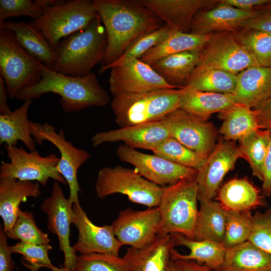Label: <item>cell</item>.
<instances>
[{"label":"cell","mask_w":271,"mask_h":271,"mask_svg":"<svg viewBox=\"0 0 271 271\" xmlns=\"http://www.w3.org/2000/svg\"><path fill=\"white\" fill-rule=\"evenodd\" d=\"M32 100H27L11 113L0 115V144L16 146L17 142H22L29 151L36 149V142L30 130L28 110Z\"/></svg>","instance_id":"cell-29"},{"label":"cell","mask_w":271,"mask_h":271,"mask_svg":"<svg viewBox=\"0 0 271 271\" xmlns=\"http://www.w3.org/2000/svg\"><path fill=\"white\" fill-rule=\"evenodd\" d=\"M73 271H129L124 257L112 254L93 253L77 257Z\"/></svg>","instance_id":"cell-42"},{"label":"cell","mask_w":271,"mask_h":271,"mask_svg":"<svg viewBox=\"0 0 271 271\" xmlns=\"http://www.w3.org/2000/svg\"><path fill=\"white\" fill-rule=\"evenodd\" d=\"M248 240L271 255V207L253 215Z\"/></svg>","instance_id":"cell-45"},{"label":"cell","mask_w":271,"mask_h":271,"mask_svg":"<svg viewBox=\"0 0 271 271\" xmlns=\"http://www.w3.org/2000/svg\"><path fill=\"white\" fill-rule=\"evenodd\" d=\"M110 69L109 90L114 96L122 94L178 89L169 84L150 65L140 59L131 60Z\"/></svg>","instance_id":"cell-15"},{"label":"cell","mask_w":271,"mask_h":271,"mask_svg":"<svg viewBox=\"0 0 271 271\" xmlns=\"http://www.w3.org/2000/svg\"><path fill=\"white\" fill-rule=\"evenodd\" d=\"M171 235L175 245L183 246L190 250L188 254H182L174 248L171 252V259L194 260L206 265L213 270H221L226 250L222 243L192 239L177 233Z\"/></svg>","instance_id":"cell-27"},{"label":"cell","mask_w":271,"mask_h":271,"mask_svg":"<svg viewBox=\"0 0 271 271\" xmlns=\"http://www.w3.org/2000/svg\"><path fill=\"white\" fill-rule=\"evenodd\" d=\"M73 223L78 231L77 242L72 246L81 254L93 253L119 256L122 244L113 233L111 225L97 226L88 218L79 203L73 204Z\"/></svg>","instance_id":"cell-18"},{"label":"cell","mask_w":271,"mask_h":271,"mask_svg":"<svg viewBox=\"0 0 271 271\" xmlns=\"http://www.w3.org/2000/svg\"><path fill=\"white\" fill-rule=\"evenodd\" d=\"M260 129H271V98L253 108Z\"/></svg>","instance_id":"cell-49"},{"label":"cell","mask_w":271,"mask_h":271,"mask_svg":"<svg viewBox=\"0 0 271 271\" xmlns=\"http://www.w3.org/2000/svg\"><path fill=\"white\" fill-rule=\"evenodd\" d=\"M59 95L60 103L67 113L77 112L92 106L103 107L110 102L108 93L99 84L96 75H64L42 66L39 83L20 91L16 98L21 101L40 98L43 94Z\"/></svg>","instance_id":"cell-2"},{"label":"cell","mask_w":271,"mask_h":271,"mask_svg":"<svg viewBox=\"0 0 271 271\" xmlns=\"http://www.w3.org/2000/svg\"><path fill=\"white\" fill-rule=\"evenodd\" d=\"M5 234L9 238L19 239L21 242L31 244H49L51 241L48 234L36 225L33 214L20 209L15 224Z\"/></svg>","instance_id":"cell-41"},{"label":"cell","mask_w":271,"mask_h":271,"mask_svg":"<svg viewBox=\"0 0 271 271\" xmlns=\"http://www.w3.org/2000/svg\"><path fill=\"white\" fill-rule=\"evenodd\" d=\"M237 41L260 66L271 67V33L247 28L234 32Z\"/></svg>","instance_id":"cell-38"},{"label":"cell","mask_w":271,"mask_h":271,"mask_svg":"<svg viewBox=\"0 0 271 271\" xmlns=\"http://www.w3.org/2000/svg\"><path fill=\"white\" fill-rule=\"evenodd\" d=\"M8 95L5 81L0 76V115L8 114L12 111L7 103Z\"/></svg>","instance_id":"cell-52"},{"label":"cell","mask_w":271,"mask_h":271,"mask_svg":"<svg viewBox=\"0 0 271 271\" xmlns=\"http://www.w3.org/2000/svg\"><path fill=\"white\" fill-rule=\"evenodd\" d=\"M243 156L235 142L220 140L208 155L195 179L198 201L213 200L226 175Z\"/></svg>","instance_id":"cell-14"},{"label":"cell","mask_w":271,"mask_h":271,"mask_svg":"<svg viewBox=\"0 0 271 271\" xmlns=\"http://www.w3.org/2000/svg\"><path fill=\"white\" fill-rule=\"evenodd\" d=\"M160 220L157 207L144 210L126 208L119 212L111 225L114 234L122 245L141 248L157 237Z\"/></svg>","instance_id":"cell-17"},{"label":"cell","mask_w":271,"mask_h":271,"mask_svg":"<svg viewBox=\"0 0 271 271\" xmlns=\"http://www.w3.org/2000/svg\"><path fill=\"white\" fill-rule=\"evenodd\" d=\"M31 133L36 144L42 145L45 141L55 146L60 154L58 169L69 186L68 200L71 205L79 203L78 194L81 191L78 181L79 168L91 157L87 151L77 148L66 140L63 130L58 132L55 127L48 123L41 124L30 121Z\"/></svg>","instance_id":"cell-11"},{"label":"cell","mask_w":271,"mask_h":271,"mask_svg":"<svg viewBox=\"0 0 271 271\" xmlns=\"http://www.w3.org/2000/svg\"><path fill=\"white\" fill-rule=\"evenodd\" d=\"M269 130V142L262 167V192L266 197L271 196V129Z\"/></svg>","instance_id":"cell-48"},{"label":"cell","mask_w":271,"mask_h":271,"mask_svg":"<svg viewBox=\"0 0 271 271\" xmlns=\"http://www.w3.org/2000/svg\"><path fill=\"white\" fill-rule=\"evenodd\" d=\"M181 88L114 96L110 106L120 127L161 120L180 108Z\"/></svg>","instance_id":"cell-5"},{"label":"cell","mask_w":271,"mask_h":271,"mask_svg":"<svg viewBox=\"0 0 271 271\" xmlns=\"http://www.w3.org/2000/svg\"><path fill=\"white\" fill-rule=\"evenodd\" d=\"M181 271H212V270L204 264L200 263L192 260L177 259L173 260Z\"/></svg>","instance_id":"cell-51"},{"label":"cell","mask_w":271,"mask_h":271,"mask_svg":"<svg viewBox=\"0 0 271 271\" xmlns=\"http://www.w3.org/2000/svg\"><path fill=\"white\" fill-rule=\"evenodd\" d=\"M223 4L246 11H252L271 2V0H220Z\"/></svg>","instance_id":"cell-50"},{"label":"cell","mask_w":271,"mask_h":271,"mask_svg":"<svg viewBox=\"0 0 271 271\" xmlns=\"http://www.w3.org/2000/svg\"><path fill=\"white\" fill-rule=\"evenodd\" d=\"M237 76L233 95L238 103L253 108L271 98V67L251 66Z\"/></svg>","instance_id":"cell-23"},{"label":"cell","mask_w":271,"mask_h":271,"mask_svg":"<svg viewBox=\"0 0 271 271\" xmlns=\"http://www.w3.org/2000/svg\"><path fill=\"white\" fill-rule=\"evenodd\" d=\"M47 7L44 0H0V27L11 17L28 16L39 18Z\"/></svg>","instance_id":"cell-44"},{"label":"cell","mask_w":271,"mask_h":271,"mask_svg":"<svg viewBox=\"0 0 271 271\" xmlns=\"http://www.w3.org/2000/svg\"><path fill=\"white\" fill-rule=\"evenodd\" d=\"M238 147L252 175L262 181V167L269 142V130L258 129L239 141Z\"/></svg>","instance_id":"cell-36"},{"label":"cell","mask_w":271,"mask_h":271,"mask_svg":"<svg viewBox=\"0 0 271 271\" xmlns=\"http://www.w3.org/2000/svg\"><path fill=\"white\" fill-rule=\"evenodd\" d=\"M217 198L229 211H250L264 204L260 190L245 178H233L226 182L219 189Z\"/></svg>","instance_id":"cell-28"},{"label":"cell","mask_w":271,"mask_h":271,"mask_svg":"<svg viewBox=\"0 0 271 271\" xmlns=\"http://www.w3.org/2000/svg\"><path fill=\"white\" fill-rule=\"evenodd\" d=\"M93 3L107 37L100 68L116 61L137 38L162 27L160 19L138 0H93Z\"/></svg>","instance_id":"cell-1"},{"label":"cell","mask_w":271,"mask_h":271,"mask_svg":"<svg viewBox=\"0 0 271 271\" xmlns=\"http://www.w3.org/2000/svg\"><path fill=\"white\" fill-rule=\"evenodd\" d=\"M172 30L190 33L192 20L200 10L212 8L218 0H138Z\"/></svg>","instance_id":"cell-20"},{"label":"cell","mask_w":271,"mask_h":271,"mask_svg":"<svg viewBox=\"0 0 271 271\" xmlns=\"http://www.w3.org/2000/svg\"><path fill=\"white\" fill-rule=\"evenodd\" d=\"M72 206L56 181L53 183L51 195L41 204L42 211L48 216V229L57 235L59 249L64 254L63 266L71 270L74 269L77 257L70 243V225L74 218Z\"/></svg>","instance_id":"cell-16"},{"label":"cell","mask_w":271,"mask_h":271,"mask_svg":"<svg viewBox=\"0 0 271 271\" xmlns=\"http://www.w3.org/2000/svg\"><path fill=\"white\" fill-rule=\"evenodd\" d=\"M9 162H1L0 179L15 178L37 181L46 186L50 179L63 185L67 182L58 169L59 158L55 154L41 156L36 150L27 152L22 147L6 146Z\"/></svg>","instance_id":"cell-9"},{"label":"cell","mask_w":271,"mask_h":271,"mask_svg":"<svg viewBox=\"0 0 271 271\" xmlns=\"http://www.w3.org/2000/svg\"><path fill=\"white\" fill-rule=\"evenodd\" d=\"M234 32L212 34L201 51L194 70L218 69L238 74L249 67L259 66L254 58L237 41Z\"/></svg>","instance_id":"cell-10"},{"label":"cell","mask_w":271,"mask_h":271,"mask_svg":"<svg viewBox=\"0 0 271 271\" xmlns=\"http://www.w3.org/2000/svg\"><path fill=\"white\" fill-rule=\"evenodd\" d=\"M50 269L52 270V271H73V270L66 268L64 267V266H60V267H57L53 265L50 268Z\"/></svg>","instance_id":"cell-54"},{"label":"cell","mask_w":271,"mask_h":271,"mask_svg":"<svg viewBox=\"0 0 271 271\" xmlns=\"http://www.w3.org/2000/svg\"><path fill=\"white\" fill-rule=\"evenodd\" d=\"M212 34L197 35L172 30L162 42L150 50L140 59L151 65L170 55L202 50Z\"/></svg>","instance_id":"cell-34"},{"label":"cell","mask_w":271,"mask_h":271,"mask_svg":"<svg viewBox=\"0 0 271 271\" xmlns=\"http://www.w3.org/2000/svg\"><path fill=\"white\" fill-rule=\"evenodd\" d=\"M12 253H17L23 256L22 263L31 271H38L41 267L50 269L53 265L48 256L51 245H35L19 242L10 246Z\"/></svg>","instance_id":"cell-43"},{"label":"cell","mask_w":271,"mask_h":271,"mask_svg":"<svg viewBox=\"0 0 271 271\" xmlns=\"http://www.w3.org/2000/svg\"><path fill=\"white\" fill-rule=\"evenodd\" d=\"M8 237L3 230L0 229V271H13L14 263L12 260Z\"/></svg>","instance_id":"cell-47"},{"label":"cell","mask_w":271,"mask_h":271,"mask_svg":"<svg viewBox=\"0 0 271 271\" xmlns=\"http://www.w3.org/2000/svg\"><path fill=\"white\" fill-rule=\"evenodd\" d=\"M195 178L162 187L157 207L161 218L158 236L177 233L194 239L199 212Z\"/></svg>","instance_id":"cell-4"},{"label":"cell","mask_w":271,"mask_h":271,"mask_svg":"<svg viewBox=\"0 0 271 271\" xmlns=\"http://www.w3.org/2000/svg\"><path fill=\"white\" fill-rule=\"evenodd\" d=\"M212 271H224V270H212Z\"/></svg>","instance_id":"cell-55"},{"label":"cell","mask_w":271,"mask_h":271,"mask_svg":"<svg viewBox=\"0 0 271 271\" xmlns=\"http://www.w3.org/2000/svg\"><path fill=\"white\" fill-rule=\"evenodd\" d=\"M12 33L17 42L30 55L53 70L57 59L56 51L37 28L24 21H9L0 27Z\"/></svg>","instance_id":"cell-26"},{"label":"cell","mask_w":271,"mask_h":271,"mask_svg":"<svg viewBox=\"0 0 271 271\" xmlns=\"http://www.w3.org/2000/svg\"><path fill=\"white\" fill-rule=\"evenodd\" d=\"M98 16L93 1H60L46 9L39 18L28 23L42 33L56 51L62 39L84 29Z\"/></svg>","instance_id":"cell-6"},{"label":"cell","mask_w":271,"mask_h":271,"mask_svg":"<svg viewBox=\"0 0 271 271\" xmlns=\"http://www.w3.org/2000/svg\"><path fill=\"white\" fill-rule=\"evenodd\" d=\"M169 137L170 135L168 128L162 119L99 132L92 136L91 143L93 147H96L105 143L121 141L132 149L152 151L158 144Z\"/></svg>","instance_id":"cell-19"},{"label":"cell","mask_w":271,"mask_h":271,"mask_svg":"<svg viewBox=\"0 0 271 271\" xmlns=\"http://www.w3.org/2000/svg\"><path fill=\"white\" fill-rule=\"evenodd\" d=\"M252 217L250 211L226 210V221L223 245L226 249L241 244L249 239Z\"/></svg>","instance_id":"cell-40"},{"label":"cell","mask_w":271,"mask_h":271,"mask_svg":"<svg viewBox=\"0 0 271 271\" xmlns=\"http://www.w3.org/2000/svg\"><path fill=\"white\" fill-rule=\"evenodd\" d=\"M172 30L169 26L165 24L156 30L140 36L129 45L116 61L106 67L100 68L98 72L102 74L112 67L121 65L131 60L140 59L150 50L162 42Z\"/></svg>","instance_id":"cell-39"},{"label":"cell","mask_w":271,"mask_h":271,"mask_svg":"<svg viewBox=\"0 0 271 271\" xmlns=\"http://www.w3.org/2000/svg\"><path fill=\"white\" fill-rule=\"evenodd\" d=\"M238 103L233 94L202 91L188 85L181 88L180 108L204 119Z\"/></svg>","instance_id":"cell-25"},{"label":"cell","mask_w":271,"mask_h":271,"mask_svg":"<svg viewBox=\"0 0 271 271\" xmlns=\"http://www.w3.org/2000/svg\"><path fill=\"white\" fill-rule=\"evenodd\" d=\"M167 271H181L180 268L178 267L176 262L171 259Z\"/></svg>","instance_id":"cell-53"},{"label":"cell","mask_w":271,"mask_h":271,"mask_svg":"<svg viewBox=\"0 0 271 271\" xmlns=\"http://www.w3.org/2000/svg\"><path fill=\"white\" fill-rule=\"evenodd\" d=\"M202 50L188 51L165 57L151 66L169 84L185 86L199 61Z\"/></svg>","instance_id":"cell-31"},{"label":"cell","mask_w":271,"mask_h":271,"mask_svg":"<svg viewBox=\"0 0 271 271\" xmlns=\"http://www.w3.org/2000/svg\"><path fill=\"white\" fill-rule=\"evenodd\" d=\"M152 151L157 156L197 171L202 168L206 160L171 137L160 142Z\"/></svg>","instance_id":"cell-37"},{"label":"cell","mask_w":271,"mask_h":271,"mask_svg":"<svg viewBox=\"0 0 271 271\" xmlns=\"http://www.w3.org/2000/svg\"><path fill=\"white\" fill-rule=\"evenodd\" d=\"M237 75L218 69L194 70L185 86L202 91L233 94L237 85Z\"/></svg>","instance_id":"cell-35"},{"label":"cell","mask_w":271,"mask_h":271,"mask_svg":"<svg viewBox=\"0 0 271 271\" xmlns=\"http://www.w3.org/2000/svg\"><path fill=\"white\" fill-rule=\"evenodd\" d=\"M170 137L207 158L215 145L217 131L211 122L179 108L164 119Z\"/></svg>","instance_id":"cell-12"},{"label":"cell","mask_w":271,"mask_h":271,"mask_svg":"<svg viewBox=\"0 0 271 271\" xmlns=\"http://www.w3.org/2000/svg\"><path fill=\"white\" fill-rule=\"evenodd\" d=\"M119 159L135 167L145 179L160 186H167L182 180L195 178L197 171L184 167L155 154L143 153L125 145L116 150Z\"/></svg>","instance_id":"cell-13"},{"label":"cell","mask_w":271,"mask_h":271,"mask_svg":"<svg viewBox=\"0 0 271 271\" xmlns=\"http://www.w3.org/2000/svg\"><path fill=\"white\" fill-rule=\"evenodd\" d=\"M43 64L20 46L11 32L0 29V76L11 99L40 82Z\"/></svg>","instance_id":"cell-7"},{"label":"cell","mask_w":271,"mask_h":271,"mask_svg":"<svg viewBox=\"0 0 271 271\" xmlns=\"http://www.w3.org/2000/svg\"><path fill=\"white\" fill-rule=\"evenodd\" d=\"M241 28L271 33V2L256 9L255 14L242 23Z\"/></svg>","instance_id":"cell-46"},{"label":"cell","mask_w":271,"mask_h":271,"mask_svg":"<svg viewBox=\"0 0 271 271\" xmlns=\"http://www.w3.org/2000/svg\"><path fill=\"white\" fill-rule=\"evenodd\" d=\"M162 190V187L145 179L135 169L120 165L102 168L98 172L95 185L96 195L101 199L118 193L148 208L158 207Z\"/></svg>","instance_id":"cell-8"},{"label":"cell","mask_w":271,"mask_h":271,"mask_svg":"<svg viewBox=\"0 0 271 271\" xmlns=\"http://www.w3.org/2000/svg\"><path fill=\"white\" fill-rule=\"evenodd\" d=\"M255 13L241 10L219 0L215 6L199 11L194 16L190 33L207 35L222 32H235L241 28L242 23L252 17Z\"/></svg>","instance_id":"cell-21"},{"label":"cell","mask_w":271,"mask_h":271,"mask_svg":"<svg viewBox=\"0 0 271 271\" xmlns=\"http://www.w3.org/2000/svg\"><path fill=\"white\" fill-rule=\"evenodd\" d=\"M107 43L105 28L99 15L86 28L58 43L57 59L53 70L72 76L89 75L102 61Z\"/></svg>","instance_id":"cell-3"},{"label":"cell","mask_w":271,"mask_h":271,"mask_svg":"<svg viewBox=\"0 0 271 271\" xmlns=\"http://www.w3.org/2000/svg\"><path fill=\"white\" fill-rule=\"evenodd\" d=\"M218 116L222 121L218 132L226 141H239L260 129L255 111L240 103L219 113Z\"/></svg>","instance_id":"cell-32"},{"label":"cell","mask_w":271,"mask_h":271,"mask_svg":"<svg viewBox=\"0 0 271 271\" xmlns=\"http://www.w3.org/2000/svg\"><path fill=\"white\" fill-rule=\"evenodd\" d=\"M198 218L194 239L223 243L226 221V210L218 201H199Z\"/></svg>","instance_id":"cell-33"},{"label":"cell","mask_w":271,"mask_h":271,"mask_svg":"<svg viewBox=\"0 0 271 271\" xmlns=\"http://www.w3.org/2000/svg\"><path fill=\"white\" fill-rule=\"evenodd\" d=\"M40 194L39 183L12 178L0 179V215L5 233L15 224L20 204L28 197L36 198Z\"/></svg>","instance_id":"cell-24"},{"label":"cell","mask_w":271,"mask_h":271,"mask_svg":"<svg viewBox=\"0 0 271 271\" xmlns=\"http://www.w3.org/2000/svg\"><path fill=\"white\" fill-rule=\"evenodd\" d=\"M174 245L171 234L157 236L142 248L128 247L123 257L128 263L129 271H167Z\"/></svg>","instance_id":"cell-22"},{"label":"cell","mask_w":271,"mask_h":271,"mask_svg":"<svg viewBox=\"0 0 271 271\" xmlns=\"http://www.w3.org/2000/svg\"><path fill=\"white\" fill-rule=\"evenodd\" d=\"M224 271H271V255L247 240L226 250Z\"/></svg>","instance_id":"cell-30"}]
</instances>
